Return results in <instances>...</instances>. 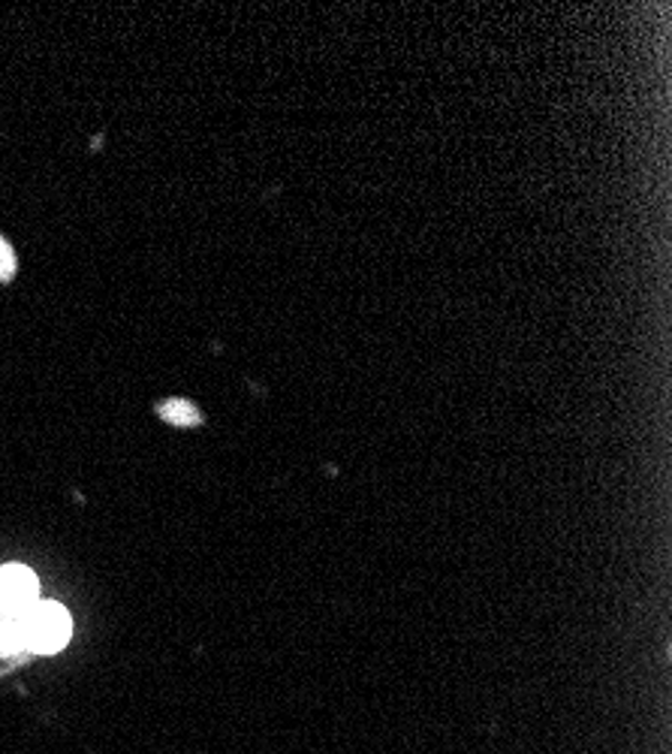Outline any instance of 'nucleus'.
Returning <instances> with one entry per match:
<instances>
[{
  "instance_id": "obj_1",
  "label": "nucleus",
  "mask_w": 672,
  "mask_h": 754,
  "mask_svg": "<svg viewBox=\"0 0 672 754\" xmlns=\"http://www.w3.org/2000/svg\"><path fill=\"white\" fill-rule=\"evenodd\" d=\"M70 634H73V622L61 604H52V601L40 604L37 601L24 616V637H28L31 652H40V655L61 652L70 643Z\"/></svg>"
},
{
  "instance_id": "obj_2",
  "label": "nucleus",
  "mask_w": 672,
  "mask_h": 754,
  "mask_svg": "<svg viewBox=\"0 0 672 754\" xmlns=\"http://www.w3.org/2000/svg\"><path fill=\"white\" fill-rule=\"evenodd\" d=\"M40 595L37 576L24 565H3L0 567V607L10 609H31Z\"/></svg>"
},
{
  "instance_id": "obj_3",
  "label": "nucleus",
  "mask_w": 672,
  "mask_h": 754,
  "mask_svg": "<svg viewBox=\"0 0 672 754\" xmlns=\"http://www.w3.org/2000/svg\"><path fill=\"white\" fill-rule=\"evenodd\" d=\"M24 616H28V609L0 607V655H16V652L28 649Z\"/></svg>"
},
{
  "instance_id": "obj_4",
  "label": "nucleus",
  "mask_w": 672,
  "mask_h": 754,
  "mask_svg": "<svg viewBox=\"0 0 672 754\" xmlns=\"http://www.w3.org/2000/svg\"><path fill=\"white\" fill-rule=\"evenodd\" d=\"M160 414L167 417V423H175V426H193V423H200V414L190 408L188 401H167L163 408H160Z\"/></svg>"
},
{
  "instance_id": "obj_5",
  "label": "nucleus",
  "mask_w": 672,
  "mask_h": 754,
  "mask_svg": "<svg viewBox=\"0 0 672 754\" xmlns=\"http://www.w3.org/2000/svg\"><path fill=\"white\" fill-rule=\"evenodd\" d=\"M16 275V254H12L10 241L0 236V281H10Z\"/></svg>"
}]
</instances>
